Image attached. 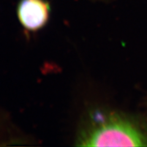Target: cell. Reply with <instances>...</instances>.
<instances>
[{
	"mask_svg": "<svg viewBox=\"0 0 147 147\" xmlns=\"http://www.w3.org/2000/svg\"><path fill=\"white\" fill-rule=\"evenodd\" d=\"M75 142L79 146H147V124L121 112L93 109L83 118Z\"/></svg>",
	"mask_w": 147,
	"mask_h": 147,
	"instance_id": "cell-1",
	"label": "cell"
},
{
	"mask_svg": "<svg viewBox=\"0 0 147 147\" xmlns=\"http://www.w3.org/2000/svg\"><path fill=\"white\" fill-rule=\"evenodd\" d=\"M50 6L47 0H20L17 16L20 24L30 31H38L47 24Z\"/></svg>",
	"mask_w": 147,
	"mask_h": 147,
	"instance_id": "cell-2",
	"label": "cell"
}]
</instances>
